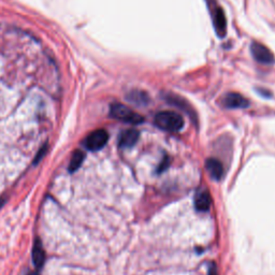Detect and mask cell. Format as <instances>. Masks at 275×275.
Segmentation results:
<instances>
[{
    "label": "cell",
    "mask_w": 275,
    "mask_h": 275,
    "mask_svg": "<svg viewBox=\"0 0 275 275\" xmlns=\"http://www.w3.org/2000/svg\"><path fill=\"white\" fill-rule=\"evenodd\" d=\"M30 275H38L37 273H32V274H30Z\"/></svg>",
    "instance_id": "9a60e30c"
},
{
    "label": "cell",
    "mask_w": 275,
    "mask_h": 275,
    "mask_svg": "<svg viewBox=\"0 0 275 275\" xmlns=\"http://www.w3.org/2000/svg\"><path fill=\"white\" fill-rule=\"evenodd\" d=\"M206 167L210 176L215 180H220L224 176V166L216 158H208L206 162Z\"/></svg>",
    "instance_id": "9c48e42d"
},
{
    "label": "cell",
    "mask_w": 275,
    "mask_h": 275,
    "mask_svg": "<svg viewBox=\"0 0 275 275\" xmlns=\"http://www.w3.org/2000/svg\"><path fill=\"white\" fill-rule=\"evenodd\" d=\"M164 98L168 101V102H170L171 104L176 106H178L180 108H182V110H184L187 114H190V115L194 114L192 106L187 104V101L185 99L180 98L178 95H173V94H167V95L164 96Z\"/></svg>",
    "instance_id": "8fae6325"
},
{
    "label": "cell",
    "mask_w": 275,
    "mask_h": 275,
    "mask_svg": "<svg viewBox=\"0 0 275 275\" xmlns=\"http://www.w3.org/2000/svg\"><path fill=\"white\" fill-rule=\"evenodd\" d=\"M206 2L210 8V13L212 14L213 26L217 36L220 38L225 37L227 32V18L225 12H224L220 6L216 4L214 0H206Z\"/></svg>",
    "instance_id": "3957f363"
},
{
    "label": "cell",
    "mask_w": 275,
    "mask_h": 275,
    "mask_svg": "<svg viewBox=\"0 0 275 275\" xmlns=\"http://www.w3.org/2000/svg\"><path fill=\"white\" fill-rule=\"evenodd\" d=\"M127 100L129 102L134 104L136 106H146L150 102V97L148 95V92L139 90H134L127 94Z\"/></svg>",
    "instance_id": "30bf717a"
},
{
    "label": "cell",
    "mask_w": 275,
    "mask_h": 275,
    "mask_svg": "<svg viewBox=\"0 0 275 275\" xmlns=\"http://www.w3.org/2000/svg\"><path fill=\"white\" fill-rule=\"evenodd\" d=\"M155 125L164 132H176L184 127V118L176 112L162 111L155 115Z\"/></svg>",
    "instance_id": "6da1fadb"
},
{
    "label": "cell",
    "mask_w": 275,
    "mask_h": 275,
    "mask_svg": "<svg viewBox=\"0 0 275 275\" xmlns=\"http://www.w3.org/2000/svg\"><path fill=\"white\" fill-rule=\"evenodd\" d=\"M84 153L81 150H76V153L74 154V156H72V159H71V162H70V167H69V170L71 172H74L76 170H78L80 168V166L82 164L83 160H84Z\"/></svg>",
    "instance_id": "4fadbf2b"
},
{
    "label": "cell",
    "mask_w": 275,
    "mask_h": 275,
    "mask_svg": "<svg viewBox=\"0 0 275 275\" xmlns=\"http://www.w3.org/2000/svg\"><path fill=\"white\" fill-rule=\"evenodd\" d=\"M250 53L254 60L262 64H274V55L271 50L262 43L252 42L250 44Z\"/></svg>",
    "instance_id": "277c9868"
},
{
    "label": "cell",
    "mask_w": 275,
    "mask_h": 275,
    "mask_svg": "<svg viewBox=\"0 0 275 275\" xmlns=\"http://www.w3.org/2000/svg\"><path fill=\"white\" fill-rule=\"evenodd\" d=\"M140 138V132L136 129H127L122 132L120 136V146L124 148H129L136 146Z\"/></svg>",
    "instance_id": "52a82bcc"
},
{
    "label": "cell",
    "mask_w": 275,
    "mask_h": 275,
    "mask_svg": "<svg viewBox=\"0 0 275 275\" xmlns=\"http://www.w3.org/2000/svg\"><path fill=\"white\" fill-rule=\"evenodd\" d=\"M108 140V134L104 129L92 132L85 140V146L90 150H99L102 148Z\"/></svg>",
    "instance_id": "5b68a950"
},
{
    "label": "cell",
    "mask_w": 275,
    "mask_h": 275,
    "mask_svg": "<svg viewBox=\"0 0 275 275\" xmlns=\"http://www.w3.org/2000/svg\"><path fill=\"white\" fill-rule=\"evenodd\" d=\"M110 115L120 122H128V124L139 125L144 122V118L139 113L134 112L132 108L122 104H113L110 106Z\"/></svg>",
    "instance_id": "7a4b0ae2"
},
{
    "label": "cell",
    "mask_w": 275,
    "mask_h": 275,
    "mask_svg": "<svg viewBox=\"0 0 275 275\" xmlns=\"http://www.w3.org/2000/svg\"><path fill=\"white\" fill-rule=\"evenodd\" d=\"M222 106L227 108H246L250 106V101L238 92H228L222 100Z\"/></svg>",
    "instance_id": "8992f818"
},
{
    "label": "cell",
    "mask_w": 275,
    "mask_h": 275,
    "mask_svg": "<svg viewBox=\"0 0 275 275\" xmlns=\"http://www.w3.org/2000/svg\"><path fill=\"white\" fill-rule=\"evenodd\" d=\"M208 275H217V272H216V266H215L214 264H212L211 266H210Z\"/></svg>",
    "instance_id": "5bb4252c"
},
{
    "label": "cell",
    "mask_w": 275,
    "mask_h": 275,
    "mask_svg": "<svg viewBox=\"0 0 275 275\" xmlns=\"http://www.w3.org/2000/svg\"><path fill=\"white\" fill-rule=\"evenodd\" d=\"M212 198L211 194L206 190H199L194 198V206L199 212H206L208 210L211 208Z\"/></svg>",
    "instance_id": "ba28073f"
},
{
    "label": "cell",
    "mask_w": 275,
    "mask_h": 275,
    "mask_svg": "<svg viewBox=\"0 0 275 275\" xmlns=\"http://www.w3.org/2000/svg\"><path fill=\"white\" fill-rule=\"evenodd\" d=\"M32 259H34V264L38 268H41L43 264H44V250H43L42 244L39 240L36 241L34 245V250H32Z\"/></svg>",
    "instance_id": "7c38bea8"
}]
</instances>
